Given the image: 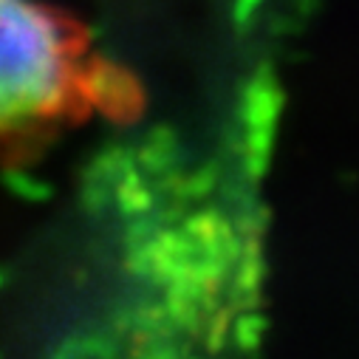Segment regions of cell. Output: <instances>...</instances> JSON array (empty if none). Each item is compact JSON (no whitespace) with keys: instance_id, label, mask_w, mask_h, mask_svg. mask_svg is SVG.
Instances as JSON below:
<instances>
[{"instance_id":"obj_1","label":"cell","mask_w":359,"mask_h":359,"mask_svg":"<svg viewBox=\"0 0 359 359\" xmlns=\"http://www.w3.org/2000/svg\"><path fill=\"white\" fill-rule=\"evenodd\" d=\"M130 97L76 20L40 0H0V147L125 108Z\"/></svg>"}]
</instances>
